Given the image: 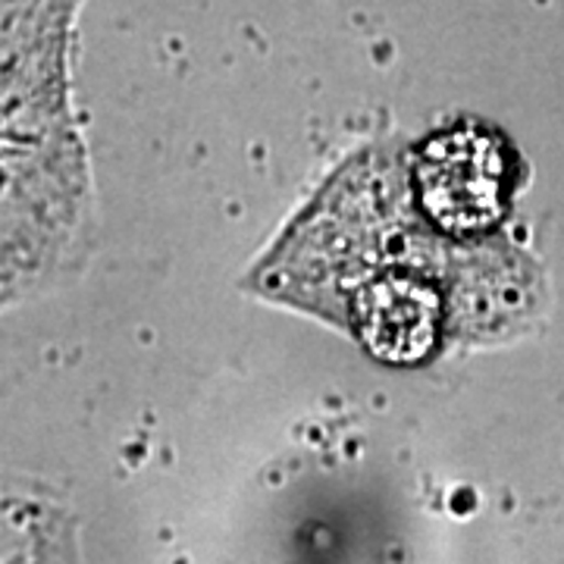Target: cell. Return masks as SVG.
<instances>
[{
  "label": "cell",
  "mask_w": 564,
  "mask_h": 564,
  "mask_svg": "<svg viewBox=\"0 0 564 564\" xmlns=\"http://www.w3.org/2000/svg\"><path fill=\"white\" fill-rule=\"evenodd\" d=\"M508 158L502 141L477 126H458L423 144L414 180L426 217L467 236L502 217Z\"/></svg>",
  "instance_id": "cell-1"
},
{
  "label": "cell",
  "mask_w": 564,
  "mask_h": 564,
  "mask_svg": "<svg viewBox=\"0 0 564 564\" xmlns=\"http://www.w3.org/2000/svg\"><path fill=\"white\" fill-rule=\"evenodd\" d=\"M364 348L386 364L423 361L440 336V295L421 280L370 282L355 307Z\"/></svg>",
  "instance_id": "cell-2"
}]
</instances>
